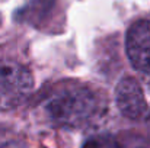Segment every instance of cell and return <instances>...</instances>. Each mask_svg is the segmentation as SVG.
Segmentation results:
<instances>
[{"mask_svg": "<svg viewBox=\"0 0 150 148\" xmlns=\"http://www.w3.org/2000/svg\"><path fill=\"white\" fill-rule=\"evenodd\" d=\"M44 110L55 125L80 129L95 122L102 113V100L88 86L64 81L54 87Z\"/></svg>", "mask_w": 150, "mask_h": 148, "instance_id": "obj_1", "label": "cell"}, {"mask_svg": "<svg viewBox=\"0 0 150 148\" xmlns=\"http://www.w3.org/2000/svg\"><path fill=\"white\" fill-rule=\"evenodd\" d=\"M34 87L28 68L13 61L0 62V112L15 109L25 102Z\"/></svg>", "mask_w": 150, "mask_h": 148, "instance_id": "obj_2", "label": "cell"}, {"mask_svg": "<svg viewBox=\"0 0 150 148\" xmlns=\"http://www.w3.org/2000/svg\"><path fill=\"white\" fill-rule=\"evenodd\" d=\"M125 48L131 65L150 74V20H139L128 29Z\"/></svg>", "mask_w": 150, "mask_h": 148, "instance_id": "obj_3", "label": "cell"}, {"mask_svg": "<svg viewBox=\"0 0 150 148\" xmlns=\"http://www.w3.org/2000/svg\"><path fill=\"white\" fill-rule=\"evenodd\" d=\"M115 102L120 112L130 119H140L147 112L143 89L133 77L121 79L115 90Z\"/></svg>", "mask_w": 150, "mask_h": 148, "instance_id": "obj_4", "label": "cell"}, {"mask_svg": "<svg viewBox=\"0 0 150 148\" xmlns=\"http://www.w3.org/2000/svg\"><path fill=\"white\" fill-rule=\"evenodd\" d=\"M0 148H28V144L16 131L0 126Z\"/></svg>", "mask_w": 150, "mask_h": 148, "instance_id": "obj_5", "label": "cell"}, {"mask_svg": "<svg viewBox=\"0 0 150 148\" xmlns=\"http://www.w3.org/2000/svg\"><path fill=\"white\" fill-rule=\"evenodd\" d=\"M82 148H120V145L114 137L108 134H102L88 140Z\"/></svg>", "mask_w": 150, "mask_h": 148, "instance_id": "obj_6", "label": "cell"}, {"mask_svg": "<svg viewBox=\"0 0 150 148\" xmlns=\"http://www.w3.org/2000/svg\"><path fill=\"white\" fill-rule=\"evenodd\" d=\"M139 148H150V147H149V145H147V147H139Z\"/></svg>", "mask_w": 150, "mask_h": 148, "instance_id": "obj_7", "label": "cell"}]
</instances>
